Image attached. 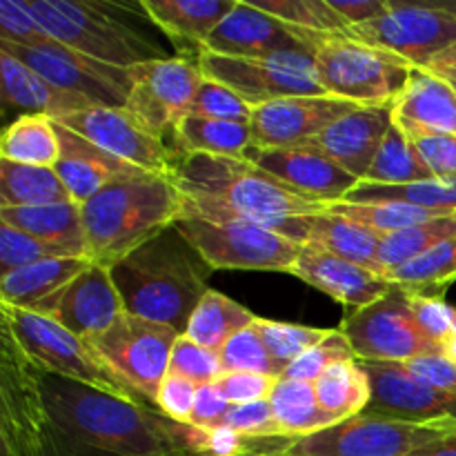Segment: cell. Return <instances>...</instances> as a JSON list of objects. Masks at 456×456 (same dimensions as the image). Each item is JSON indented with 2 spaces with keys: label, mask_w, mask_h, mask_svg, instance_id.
Here are the masks:
<instances>
[{
  "label": "cell",
  "mask_w": 456,
  "mask_h": 456,
  "mask_svg": "<svg viewBox=\"0 0 456 456\" xmlns=\"http://www.w3.org/2000/svg\"><path fill=\"white\" fill-rule=\"evenodd\" d=\"M352 359H356V356L352 346L347 343L346 334H343L341 330H332V334H330L325 341H321L319 346H314L312 350H307L305 354L298 356V359L285 370L283 377L294 379V381L314 383L330 365Z\"/></svg>",
  "instance_id": "obj_48"
},
{
  "label": "cell",
  "mask_w": 456,
  "mask_h": 456,
  "mask_svg": "<svg viewBox=\"0 0 456 456\" xmlns=\"http://www.w3.org/2000/svg\"><path fill=\"white\" fill-rule=\"evenodd\" d=\"M47 456H190L178 423L71 379L45 374Z\"/></svg>",
  "instance_id": "obj_1"
},
{
  "label": "cell",
  "mask_w": 456,
  "mask_h": 456,
  "mask_svg": "<svg viewBox=\"0 0 456 456\" xmlns=\"http://www.w3.org/2000/svg\"><path fill=\"white\" fill-rule=\"evenodd\" d=\"M243 159L252 160L263 172L279 178L289 190L323 205L343 200L359 185V178L310 147H285V150L249 147Z\"/></svg>",
  "instance_id": "obj_22"
},
{
  "label": "cell",
  "mask_w": 456,
  "mask_h": 456,
  "mask_svg": "<svg viewBox=\"0 0 456 456\" xmlns=\"http://www.w3.org/2000/svg\"><path fill=\"white\" fill-rule=\"evenodd\" d=\"M319 405L338 421L363 414L370 403V381L359 359L334 363L314 381Z\"/></svg>",
  "instance_id": "obj_38"
},
{
  "label": "cell",
  "mask_w": 456,
  "mask_h": 456,
  "mask_svg": "<svg viewBox=\"0 0 456 456\" xmlns=\"http://www.w3.org/2000/svg\"><path fill=\"white\" fill-rule=\"evenodd\" d=\"M196 395H199V386H196V383L169 372L167 377H165V381L160 383L159 395H156V408H159V412L163 414V417H167L169 421L190 426Z\"/></svg>",
  "instance_id": "obj_54"
},
{
  "label": "cell",
  "mask_w": 456,
  "mask_h": 456,
  "mask_svg": "<svg viewBox=\"0 0 456 456\" xmlns=\"http://www.w3.org/2000/svg\"><path fill=\"white\" fill-rule=\"evenodd\" d=\"M272 410L283 436H303L337 426V417L325 412L316 399L314 383L281 377L270 395Z\"/></svg>",
  "instance_id": "obj_33"
},
{
  "label": "cell",
  "mask_w": 456,
  "mask_h": 456,
  "mask_svg": "<svg viewBox=\"0 0 456 456\" xmlns=\"http://www.w3.org/2000/svg\"><path fill=\"white\" fill-rule=\"evenodd\" d=\"M56 129L61 138V159L56 163V172L71 200L78 205H85L118 178L142 174V169L116 159L87 138L62 127L61 123H56Z\"/></svg>",
  "instance_id": "obj_25"
},
{
  "label": "cell",
  "mask_w": 456,
  "mask_h": 456,
  "mask_svg": "<svg viewBox=\"0 0 456 456\" xmlns=\"http://www.w3.org/2000/svg\"><path fill=\"white\" fill-rule=\"evenodd\" d=\"M426 69L430 71H456V47L448 49L441 56H436L435 61L428 62Z\"/></svg>",
  "instance_id": "obj_59"
},
{
  "label": "cell",
  "mask_w": 456,
  "mask_h": 456,
  "mask_svg": "<svg viewBox=\"0 0 456 456\" xmlns=\"http://www.w3.org/2000/svg\"><path fill=\"white\" fill-rule=\"evenodd\" d=\"M218 359H221L223 372H252L281 379L274 359H272V354L267 352L261 332H258L256 321H254V325H249V328L234 334V337L218 350Z\"/></svg>",
  "instance_id": "obj_45"
},
{
  "label": "cell",
  "mask_w": 456,
  "mask_h": 456,
  "mask_svg": "<svg viewBox=\"0 0 456 456\" xmlns=\"http://www.w3.org/2000/svg\"><path fill=\"white\" fill-rule=\"evenodd\" d=\"M0 223L27 232L67 258H87L83 205L76 200L38 208H0Z\"/></svg>",
  "instance_id": "obj_29"
},
{
  "label": "cell",
  "mask_w": 456,
  "mask_h": 456,
  "mask_svg": "<svg viewBox=\"0 0 456 456\" xmlns=\"http://www.w3.org/2000/svg\"><path fill=\"white\" fill-rule=\"evenodd\" d=\"M456 432V417L428 423L352 417L303 436L254 439L252 456H405Z\"/></svg>",
  "instance_id": "obj_7"
},
{
  "label": "cell",
  "mask_w": 456,
  "mask_h": 456,
  "mask_svg": "<svg viewBox=\"0 0 456 456\" xmlns=\"http://www.w3.org/2000/svg\"><path fill=\"white\" fill-rule=\"evenodd\" d=\"M289 274L354 310L379 301L392 289L390 281L379 272L334 256L310 243L301 248V254Z\"/></svg>",
  "instance_id": "obj_24"
},
{
  "label": "cell",
  "mask_w": 456,
  "mask_h": 456,
  "mask_svg": "<svg viewBox=\"0 0 456 456\" xmlns=\"http://www.w3.org/2000/svg\"><path fill=\"white\" fill-rule=\"evenodd\" d=\"M328 212L341 214V216L350 218V221L359 223V225L368 227V230L377 232V234L387 236L395 232L410 230V227L423 225L435 218L450 216L456 212H435V209H421L412 208V205H401V203H328L325 205Z\"/></svg>",
  "instance_id": "obj_41"
},
{
  "label": "cell",
  "mask_w": 456,
  "mask_h": 456,
  "mask_svg": "<svg viewBox=\"0 0 456 456\" xmlns=\"http://www.w3.org/2000/svg\"><path fill=\"white\" fill-rule=\"evenodd\" d=\"M392 114L403 129L456 134L454 85L436 71L414 67L405 87L392 102Z\"/></svg>",
  "instance_id": "obj_26"
},
{
  "label": "cell",
  "mask_w": 456,
  "mask_h": 456,
  "mask_svg": "<svg viewBox=\"0 0 456 456\" xmlns=\"http://www.w3.org/2000/svg\"><path fill=\"white\" fill-rule=\"evenodd\" d=\"M328 34H314L285 25L272 13L258 9L254 3L239 0L236 7L223 18L203 52L234 58H263L272 53L298 52L312 53Z\"/></svg>",
  "instance_id": "obj_17"
},
{
  "label": "cell",
  "mask_w": 456,
  "mask_h": 456,
  "mask_svg": "<svg viewBox=\"0 0 456 456\" xmlns=\"http://www.w3.org/2000/svg\"><path fill=\"white\" fill-rule=\"evenodd\" d=\"M181 212L183 191L167 174L118 178L83 205L87 258L110 270L174 225Z\"/></svg>",
  "instance_id": "obj_4"
},
{
  "label": "cell",
  "mask_w": 456,
  "mask_h": 456,
  "mask_svg": "<svg viewBox=\"0 0 456 456\" xmlns=\"http://www.w3.org/2000/svg\"><path fill=\"white\" fill-rule=\"evenodd\" d=\"M212 267L174 225L110 267L125 312L185 334Z\"/></svg>",
  "instance_id": "obj_2"
},
{
  "label": "cell",
  "mask_w": 456,
  "mask_h": 456,
  "mask_svg": "<svg viewBox=\"0 0 456 456\" xmlns=\"http://www.w3.org/2000/svg\"><path fill=\"white\" fill-rule=\"evenodd\" d=\"M330 4L347 22V27H359L381 16L390 0H330Z\"/></svg>",
  "instance_id": "obj_57"
},
{
  "label": "cell",
  "mask_w": 456,
  "mask_h": 456,
  "mask_svg": "<svg viewBox=\"0 0 456 456\" xmlns=\"http://www.w3.org/2000/svg\"><path fill=\"white\" fill-rule=\"evenodd\" d=\"M0 71H3V94L4 105L16 107L25 114L49 116L53 120H61L76 111L96 107L87 98L78 94L65 92L56 87L43 76L36 74L31 67L13 58L12 53L0 52Z\"/></svg>",
  "instance_id": "obj_28"
},
{
  "label": "cell",
  "mask_w": 456,
  "mask_h": 456,
  "mask_svg": "<svg viewBox=\"0 0 456 456\" xmlns=\"http://www.w3.org/2000/svg\"><path fill=\"white\" fill-rule=\"evenodd\" d=\"M61 159V138L56 120L49 116L22 114L7 125L0 138V160L36 167H56Z\"/></svg>",
  "instance_id": "obj_32"
},
{
  "label": "cell",
  "mask_w": 456,
  "mask_h": 456,
  "mask_svg": "<svg viewBox=\"0 0 456 456\" xmlns=\"http://www.w3.org/2000/svg\"><path fill=\"white\" fill-rule=\"evenodd\" d=\"M89 265V258H45L0 276V297L7 305L36 312Z\"/></svg>",
  "instance_id": "obj_31"
},
{
  "label": "cell",
  "mask_w": 456,
  "mask_h": 456,
  "mask_svg": "<svg viewBox=\"0 0 456 456\" xmlns=\"http://www.w3.org/2000/svg\"><path fill=\"white\" fill-rule=\"evenodd\" d=\"M49 34L38 25L27 0H0V43L31 45L49 43Z\"/></svg>",
  "instance_id": "obj_52"
},
{
  "label": "cell",
  "mask_w": 456,
  "mask_h": 456,
  "mask_svg": "<svg viewBox=\"0 0 456 456\" xmlns=\"http://www.w3.org/2000/svg\"><path fill=\"white\" fill-rule=\"evenodd\" d=\"M71 200L56 167L0 160V208H38Z\"/></svg>",
  "instance_id": "obj_34"
},
{
  "label": "cell",
  "mask_w": 456,
  "mask_h": 456,
  "mask_svg": "<svg viewBox=\"0 0 456 456\" xmlns=\"http://www.w3.org/2000/svg\"><path fill=\"white\" fill-rule=\"evenodd\" d=\"M256 319L258 316H254L240 303L232 301L216 289H208L187 323L185 337L208 350L218 352L234 334L254 325Z\"/></svg>",
  "instance_id": "obj_35"
},
{
  "label": "cell",
  "mask_w": 456,
  "mask_h": 456,
  "mask_svg": "<svg viewBox=\"0 0 456 456\" xmlns=\"http://www.w3.org/2000/svg\"><path fill=\"white\" fill-rule=\"evenodd\" d=\"M363 181L379 183V185H405V183L435 181V176L417 154L403 127L392 120V127L387 129Z\"/></svg>",
  "instance_id": "obj_39"
},
{
  "label": "cell",
  "mask_w": 456,
  "mask_h": 456,
  "mask_svg": "<svg viewBox=\"0 0 456 456\" xmlns=\"http://www.w3.org/2000/svg\"><path fill=\"white\" fill-rule=\"evenodd\" d=\"M386 279L410 292L444 294L448 285L456 281V234L401 265L399 270L390 272Z\"/></svg>",
  "instance_id": "obj_40"
},
{
  "label": "cell",
  "mask_w": 456,
  "mask_h": 456,
  "mask_svg": "<svg viewBox=\"0 0 456 456\" xmlns=\"http://www.w3.org/2000/svg\"><path fill=\"white\" fill-rule=\"evenodd\" d=\"M236 3L239 0H141V7L176 47L194 49L200 58L209 36Z\"/></svg>",
  "instance_id": "obj_27"
},
{
  "label": "cell",
  "mask_w": 456,
  "mask_h": 456,
  "mask_svg": "<svg viewBox=\"0 0 456 456\" xmlns=\"http://www.w3.org/2000/svg\"><path fill=\"white\" fill-rule=\"evenodd\" d=\"M178 337L181 332L169 325L125 312L105 332L89 338V343L120 379L156 408V395L169 374V359Z\"/></svg>",
  "instance_id": "obj_13"
},
{
  "label": "cell",
  "mask_w": 456,
  "mask_h": 456,
  "mask_svg": "<svg viewBox=\"0 0 456 456\" xmlns=\"http://www.w3.org/2000/svg\"><path fill=\"white\" fill-rule=\"evenodd\" d=\"M436 74H441V76H444V78H448L450 83L454 85V89H456V71H436Z\"/></svg>",
  "instance_id": "obj_61"
},
{
  "label": "cell",
  "mask_w": 456,
  "mask_h": 456,
  "mask_svg": "<svg viewBox=\"0 0 456 456\" xmlns=\"http://www.w3.org/2000/svg\"><path fill=\"white\" fill-rule=\"evenodd\" d=\"M370 381V403L363 417L428 423L456 417L454 396L441 395L414 377L405 363L359 361Z\"/></svg>",
  "instance_id": "obj_19"
},
{
  "label": "cell",
  "mask_w": 456,
  "mask_h": 456,
  "mask_svg": "<svg viewBox=\"0 0 456 456\" xmlns=\"http://www.w3.org/2000/svg\"><path fill=\"white\" fill-rule=\"evenodd\" d=\"M405 456H456V432L444 436V439H436L432 444L421 445V448H417L414 452Z\"/></svg>",
  "instance_id": "obj_58"
},
{
  "label": "cell",
  "mask_w": 456,
  "mask_h": 456,
  "mask_svg": "<svg viewBox=\"0 0 456 456\" xmlns=\"http://www.w3.org/2000/svg\"><path fill=\"white\" fill-rule=\"evenodd\" d=\"M212 270L292 272L301 243L239 216L221 205L183 194V212L174 223Z\"/></svg>",
  "instance_id": "obj_6"
},
{
  "label": "cell",
  "mask_w": 456,
  "mask_h": 456,
  "mask_svg": "<svg viewBox=\"0 0 456 456\" xmlns=\"http://www.w3.org/2000/svg\"><path fill=\"white\" fill-rule=\"evenodd\" d=\"M36 314L47 316L76 337L89 341L114 325V321L125 314V305L110 270L92 263L61 292L36 307Z\"/></svg>",
  "instance_id": "obj_21"
},
{
  "label": "cell",
  "mask_w": 456,
  "mask_h": 456,
  "mask_svg": "<svg viewBox=\"0 0 456 456\" xmlns=\"http://www.w3.org/2000/svg\"><path fill=\"white\" fill-rule=\"evenodd\" d=\"M174 138L181 147V154H212L243 159L245 151L252 147V132H249L248 123L200 118V116L183 118Z\"/></svg>",
  "instance_id": "obj_36"
},
{
  "label": "cell",
  "mask_w": 456,
  "mask_h": 456,
  "mask_svg": "<svg viewBox=\"0 0 456 456\" xmlns=\"http://www.w3.org/2000/svg\"><path fill=\"white\" fill-rule=\"evenodd\" d=\"M285 25L314 34H346L350 27L332 9L330 0H265L254 3Z\"/></svg>",
  "instance_id": "obj_44"
},
{
  "label": "cell",
  "mask_w": 456,
  "mask_h": 456,
  "mask_svg": "<svg viewBox=\"0 0 456 456\" xmlns=\"http://www.w3.org/2000/svg\"><path fill=\"white\" fill-rule=\"evenodd\" d=\"M392 105H359L330 125L307 147L321 151L352 176L363 181L387 129L392 127Z\"/></svg>",
  "instance_id": "obj_23"
},
{
  "label": "cell",
  "mask_w": 456,
  "mask_h": 456,
  "mask_svg": "<svg viewBox=\"0 0 456 456\" xmlns=\"http://www.w3.org/2000/svg\"><path fill=\"white\" fill-rule=\"evenodd\" d=\"M256 328L261 332L263 343H265L267 352L274 359L276 370L283 377L285 370L312 350L319 346L321 341L332 334V330H319V328H307V325H294V323H281V321L270 319H256Z\"/></svg>",
  "instance_id": "obj_43"
},
{
  "label": "cell",
  "mask_w": 456,
  "mask_h": 456,
  "mask_svg": "<svg viewBox=\"0 0 456 456\" xmlns=\"http://www.w3.org/2000/svg\"><path fill=\"white\" fill-rule=\"evenodd\" d=\"M410 310H412L414 321H417L423 337L444 350V346L454 334L456 319V310L445 301L444 294L410 292Z\"/></svg>",
  "instance_id": "obj_49"
},
{
  "label": "cell",
  "mask_w": 456,
  "mask_h": 456,
  "mask_svg": "<svg viewBox=\"0 0 456 456\" xmlns=\"http://www.w3.org/2000/svg\"><path fill=\"white\" fill-rule=\"evenodd\" d=\"M232 405L227 403L225 396L221 395L214 383H208V386L199 387V395H196L194 412H191V423L194 428H221L223 419L230 412Z\"/></svg>",
  "instance_id": "obj_56"
},
{
  "label": "cell",
  "mask_w": 456,
  "mask_h": 456,
  "mask_svg": "<svg viewBox=\"0 0 456 456\" xmlns=\"http://www.w3.org/2000/svg\"><path fill=\"white\" fill-rule=\"evenodd\" d=\"M56 123L142 172L172 176L176 154L169 151L167 142L147 134L125 110L89 107V110L65 116Z\"/></svg>",
  "instance_id": "obj_18"
},
{
  "label": "cell",
  "mask_w": 456,
  "mask_h": 456,
  "mask_svg": "<svg viewBox=\"0 0 456 456\" xmlns=\"http://www.w3.org/2000/svg\"><path fill=\"white\" fill-rule=\"evenodd\" d=\"M452 234H456V214L383 236L381 248H379V265H381L383 274L387 276L390 272L414 261V258L426 254L428 249H432Z\"/></svg>",
  "instance_id": "obj_42"
},
{
  "label": "cell",
  "mask_w": 456,
  "mask_h": 456,
  "mask_svg": "<svg viewBox=\"0 0 456 456\" xmlns=\"http://www.w3.org/2000/svg\"><path fill=\"white\" fill-rule=\"evenodd\" d=\"M279 377H267V374L252 372H223L214 386L221 390L230 405L256 403V401L270 399Z\"/></svg>",
  "instance_id": "obj_55"
},
{
  "label": "cell",
  "mask_w": 456,
  "mask_h": 456,
  "mask_svg": "<svg viewBox=\"0 0 456 456\" xmlns=\"http://www.w3.org/2000/svg\"><path fill=\"white\" fill-rule=\"evenodd\" d=\"M205 78L223 83L252 110L294 96H328L319 83L312 53L283 52L263 58H234L203 52L199 61Z\"/></svg>",
  "instance_id": "obj_11"
},
{
  "label": "cell",
  "mask_w": 456,
  "mask_h": 456,
  "mask_svg": "<svg viewBox=\"0 0 456 456\" xmlns=\"http://www.w3.org/2000/svg\"><path fill=\"white\" fill-rule=\"evenodd\" d=\"M27 7L49 38L107 65L134 69L145 62L174 58L167 56L154 36L138 27V20L150 18L145 12L142 16H134V12L141 9V3L129 7L123 3L98 0H27Z\"/></svg>",
  "instance_id": "obj_5"
},
{
  "label": "cell",
  "mask_w": 456,
  "mask_h": 456,
  "mask_svg": "<svg viewBox=\"0 0 456 456\" xmlns=\"http://www.w3.org/2000/svg\"><path fill=\"white\" fill-rule=\"evenodd\" d=\"M347 31L363 43L399 53L414 67H426L456 47V4L390 0L381 16Z\"/></svg>",
  "instance_id": "obj_12"
},
{
  "label": "cell",
  "mask_w": 456,
  "mask_h": 456,
  "mask_svg": "<svg viewBox=\"0 0 456 456\" xmlns=\"http://www.w3.org/2000/svg\"><path fill=\"white\" fill-rule=\"evenodd\" d=\"M172 181L185 196L212 200L301 245H305L303 218L325 209L323 203L289 190L248 159L178 151Z\"/></svg>",
  "instance_id": "obj_3"
},
{
  "label": "cell",
  "mask_w": 456,
  "mask_h": 456,
  "mask_svg": "<svg viewBox=\"0 0 456 456\" xmlns=\"http://www.w3.org/2000/svg\"><path fill=\"white\" fill-rule=\"evenodd\" d=\"M169 372L178 374V377L187 379L200 387L208 386V383H216L223 374V365L218 359V352L208 350V347L199 346V343L190 341L185 334H181L172 350Z\"/></svg>",
  "instance_id": "obj_47"
},
{
  "label": "cell",
  "mask_w": 456,
  "mask_h": 456,
  "mask_svg": "<svg viewBox=\"0 0 456 456\" xmlns=\"http://www.w3.org/2000/svg\"><path fill=\"white\" fill-rule=\"evenodd\" d=\"M303 230H305V243L383 274L379 265V248L383 236L377 232L328 209L303 218Z\"/></svg>",
  "instance_id": "obj_30"
},
{
  "label": "cell",
  "mask_w": 456,
  "mask_h": 456,
  "mask_svg": "<svg viewBox=\"0 0 456 456\" xmlns=\"http://www.w3.org/2000/svg\"><path fill=\"white\" fill-rule=\"evenodd\" d=\"M254 110L239 96L216 80L203 78L199 94L191 102L190 116L214 120H232V123H248L252 120Z\"/></svg>",
  "instance_id": "obj_46"
},
{
  "label": "cell",
  "mask_w": 456,
  "mask_h": 456,
  "mask_svg": "<svg viewBox=\"0 0 456 456\" xmlns=\"http://www.w3.org/2000/svg\"><path fill=\"white\" fill-rule=\"evenodd\" d=\"M0 52L12 53L27 67L43 76L56 87L92 101L96 107H114L123 110L134 85V69L107 65L92 56L65 47V45L49 40L43 45L0 43Z\"/></svg>",
  "instance_id": "obj_16"
},
{
  "label": "cell",
  "mask_w": 456,
  "mask_h": 456,
  "mask_svg": "<svg viewBox=\"0 0 456 456\" xmlns=\"http://www.w3.org/2000/svg\"><path fill=\"white\" fill-rule=\"evenodd\" d=\"M314 65L328 96L356 105H392L414 69L399 53L363 43L350 31L323 36Z\"/></svg>",
  "instance_id": "obj_9"
},
{
  "label": "cell",
  "mask_w": 456,
  "mask_h": 456,
  "mask_svg": "<svg viewBox=\"0 0 456 456\" xmlns=\"http://www.w3.org/2000/svg\"><path fill=\"white\" fill-rule=\"evenodd\" d=\"M199 62L174 56L134 67V85L123 110L151 136L167 142L190 116L191 102L203 83Z\"/></svg>",
  "instance_id": "obj_15"
},
{
  "label": "cell",
  "mask_w": 456,
  "mask_h": 456,
  "mask_svg": "<svg viewBox=\"0 0 456 456\" xmlns=\"http://www.w3.org/2000/svg\"><path fill=\"white\" fill-rule=\"evenodd\" d=\"M0 436L4 456H47L49 412L43 395L47 372L22 350L7 323L0 325Z\"/></svg>",
  "instance_id": "obj_10"
},
{
  "label": "cell",
  "mask_w": 456,
  "mask_h": 456,
  "mask_svg": "<svg viewBox=\"0 0 456 456\" xmlns=\"http://www.w3.org/2000/svg\"><path fill=\"white\" fill-rule=\"evenodd\" d=\"M444 354L456 363V334H452V337H450V341L444 346Z\"/></svg>",
  "instance_id": "obj_60"
},
{
  "label": "cell",
  "mask_w": 456,
  "mask_h": 456,
  "mask_svg": "<svg viewBox=\"0 0 456 456\" xmlns=\"http://www.w3.org/2000/svg\"><path fill=\"white\" fill-rule=\"evenodd\" d=\"M0 312H3L4 323L16 334L22 350L43 372L85 383V386H92L107 395L129 401V403L141 405V408L156 410L150 401L142 399L125 379H120L105 363V359L94 350L89 341L76 337L56 321L36 314V312L18 310L3 301H0Z\"/></svg>",
  "instance_id": "obj_8"
},
{
  "label": "cell",
  "mask_w": 456,
  "mask_h": 456,
  "mask_svg": "<svg viewBox=\"0 0 456 456\" xmlns=\"http://www.w3.org/2000/svg\"><path fill=\"white\" fill-rule=\"evenodd\" d=\"M338 330L346 334L359 361L408 363L423 354H444L419 330L410 310L408 289L395 283L383 298L350 312Z\"/></svg>",
  "instance_id": "obj_14"
},
{
  "label": "cell",
  "mask_w": 456,
  "mask_h": 456,
  "mask_svg": "<svg viewBox=\"0 0 456 456\" xmlns=\"http://www.w3.org/2000/svg\"><path fill=\"white\" fill-rule=\"evenodd\" d=\"M341 203H401L435 212H456V178L450 181H421L405 185H379L359 181V185Z\"/></svg>",
  "instance_id": "obj_37"
},
{
  "label": "cell",
  "mask_w": 456,
  "mask_h": 456,
  "mask_svg": "<svg viewBox=\"0 0 456 456\" xmlns=\"http://www.w3.org/2000/svg\"><path fill=\"white\" fill-rule=\"evenodd\" d=\"M45 258L67 256H62L56 248L34 239V236L27 234V232L0 223V272H3V274L20 270V267L25 265H34V263L45 261Z\"/></svg>",
  "instance_id": "obj_50"
},
{
  "label": "cell",
  "mask_w": 456,
  "mask_h": 456,
  "mask_svg": "<svg viewBox=\"0 0 456 456\" xmlns=\"http://www.w3.org/2000/svg\"><path fill=\"white\" fill-rule=\"evenodd\" d=\"M356 107V102L337 96H294L267 102L256 107L249 120L252 147H307L330 125Z\"/></svg>",
  "instance_id": "obj_20"
},
{
  "label": "cell",
  "mask_w": 456,
  "mask_h": 456,
  "mask_svg": "<svg viewBox=\"0 0 456 456\" xmlns=\"http://www.w3.org/2000/svg\"><path fill=\"white\" fill-rule=\"evenodd\" d=\"M403 132L408 134L410 142L432 172V176L439 181L456 178V134L412 132V129H403Z\"/></svg>",
  "instance_id": "obj_51"
},
{
  "label": "cell",
  "mask_w": 456,
  "mask_h": 456,
  "mask_svg": "<svg viewBox=\"0 0 456 456\" xmlns=\"http://www.w3.org/2000/svg\"><path fill=\"white\" fill-rule=\"evenodd\" d=\"M454 334H456V319H454Z\"/></svg>",
  "instance_id": "obj_62"
},
{
  "label": "cell",
  "mask_w": 456,
  "mask_h": 456,
  "mask_svg": "<svg viewBox=\"0 0 456 456\" xmlns=\"http://www.w3.org/2000/svg\"><path fill=\"white\" fill-rule=\"evenodd\" d=\"M223 428L239 432V435L252 436V439H270V436H283L279 421L274 417L270 399L256 401V403L232 405L230 412L223 419Z\"/></svg>",
  "instance_id": "obj_53"
}]
</instances>
